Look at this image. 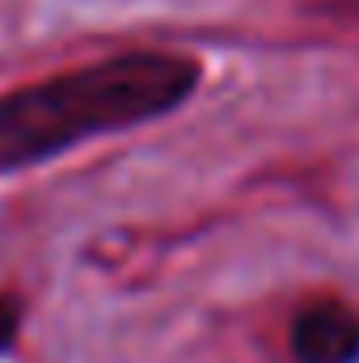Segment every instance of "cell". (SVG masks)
<instances>
[{
    "label": "cell",
    "mask_w": 359,
    "mask_h": 363,
    "mask_svg": "<svg viewBox=\"0 0 359 363\" xmlns=\"http://www.w3.org/2000/svg\"><path fill=\"white\" fill-rule=\"evenodd\" d=\"M296 363H359V313L343 300H313L292 321Z\"/></svg>",
    "instance_id": "cell-2"
},
{
    "label": "cell",
    "mask_w": 359,
    "mask_h": 363,
    "mask_svg": "<svg viewBox=\"0 0 359 363\" xmlns=\"http://www.w3.org/2000/svg\"><path fill=\"white\" fill-rule=\"evenodd\" d=\"M21 325H26V304L9 291H0V359H9L21 342Z\"/></svg>",
    "instance_id": "cell-3"
},
{
    "label": "cell",
    "mask_w": 359,
    "mask_h": 363,
    "mask_svg": "<svg viewBox=\"0 0 359 363\" xmlns=\"http://www.w3.org/2000/svg\"><path fill=\"white\" fill-rule=\"evenodd\" d=\"M203 81L186 51L136 47L0 93V178L182 110Z\"/></svg>",
    "instance_id": "cell-1"
}]
</instances>
